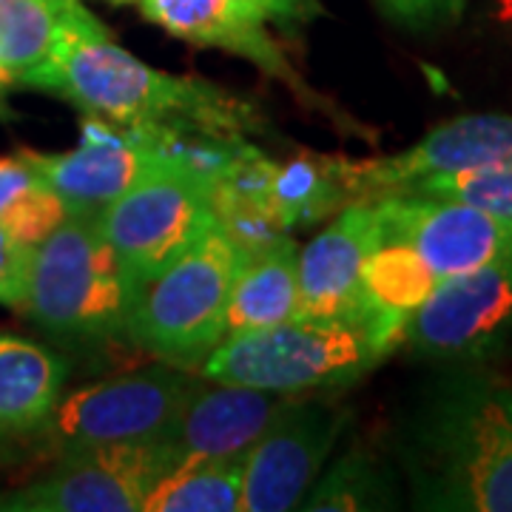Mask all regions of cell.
<instances>
[{"label":"cell","instance_id":"cell-13","mask_svg":"<svg viewBox=\"0 0 512 512\" xmlns=\"http://www.w3.org/2000/svg\"><path fill=\"white\" fill-rule=\"evenodd\" d=\"M80 134V146L74 151H18L37 177L66 202L69 214H97L154 171L168 168L157 160V154L143 143L134 128L111 126L100 117H86Z\"/></svg>","mask_w":512,"mask_h":512},{"label":"cell","instance_id":"cell-8","mask_svg":"<svg viewBox=\"0 0 512 512\" xmlns=\"http://www.w3.org/2000/svg\"><path fill=\"white\" fill-rule=\"evenodd\" d=\"M97 225L137 285L168 268L217 225L211 185L174 168L154 171L120 200L97 211Z\"/></svg>","mask_w":512,"mask_h":512},{"label":"cell","instance_id":"cell-27","mask_svg":"<svg viewBox=\"0 0 512 512\" xmlns=\"http://www.w3.org/2000/svg\"><path fill=\"white\" fill-rule=\"evenodd\" d=\"M393 18L407 23H433L458 18L464 0H379Z\"/></svg>","mask_w":512,"mask_h":512},{"label":"cell","instance_id":"cell-28","mask_svg":"<svg viewBox=\"0 0 512 512\" xmlns=\"http://www.w3.org/2000/svg\"><path fill=\"white\" fill-rule=\"evenodd\" d=\"M254 3L268 18L282 23L285 29L302 26V23L322 15V3L319 0H254Z\"/></svg>","mask_w":512,"mask_h":512},{"label":"cell","instance_id":"cell-5","mask_svg":"<svg viewBox=\"0 0 512 512\" xmlns=\"http://www.w3.org/2000/svg\"><path fill=\"white\" fill-rule=\"evenodd\" d=\"M382 359V350L356 322L293 316L274 328L225 336L205 356L200 376L271 393H311L348 387Z\"/></svg>","mask_w":512,"mask_h":512},{"label":"cell","instance_id":"cell-22","mask_svg":"<svg viewBox=\"0 0 512 512\" xmlns=\"http://www.w3.org/2000/svg\"><path fill=\"white\" fill-rule=\"evenodd\" d=\"M69 217L66 202L32 171L23 157H0V225L20 242L37 245Z\"/></svg>","mask_w":512,"mask_h":512},{"label":"cell","instance_id":"cell-1","mask_svg":"<svg viewBox=\"0 0 512 512\" xmlns=\"http://www.w3.org/2000/svg\"><path fill=\"white\" fill-rule=\"evenodd\" d=\"M23 86L60 94L111 126H200L242 137L256 126V111L220 86L137 60L80 0L69 6L46 63Z\"/></svg>","mask_w":512,"mask_h":512},{"label":"cell","instance_id":"cell-23","mask_svg":"<svg viewBox=\"0 0 512 512\" xmlns=\"http://www.w3.org/2000/svg\"><path fill=\"white\" fill-rule=\"evenodd\" d=\"M72 3L74 0H0V52L18 86L46 63Z\"/></svg>","mask_w":512,"mask_h":512},{"label":"cell","instance_id":"cell-14","mask_svg":"<svg viewBox=\"0 0 512 512\" xmlns=\"http://www.w3.org/2000/svg\"><path fill=\"white\" fill-rule=\"evenodd\" d=\"M305 393H271L242 384L194 379L160 439L177 464L194 458H239Z\"/></svg>","mask_w":512,"mask_h":512},{"label":"cell","instance_id":"cell-19","mask_svg":"<svg viewBox=\"0 0 512 512\" xmlns=\"http://www.w3.org/2000/svg\"><path fill=\"white\" fill-rule=\"evenodd\" d=\"M299 248L291 237L262 254L239 259V271L228 296L225 336L274 328L296 316L299 302Z\"/></svg>","mask_w":512,"mask_h":512},{"label":"cell","instance_id":"cell-11","mask_svg":"<svg viewBox=\"0 0 512 512\" xmlns=\"http://www.w3.org/2000/svg\"><path fill=\"white\" fill-rule=\"evenodd\" d=\"M512 165V117L467 114L424 134L416 146L382 160H342V177L353 202L390 194L473 168Z\"/></svg>","mask_w":512,"mask_h":512},{"label":"cell","instance_id":"cell-10","mask_svg":"<svg viewBox=\"0 0 512 512\" xmlns=\"http://www.w3.org/2000/svg\"><path fill=\"white\" fill-rule=\"evenodd\" d=\"M345 424V410L299 396L245 453L239 512L296 510L322 476Z\"/></svg>","mask_w":512,"mask_h":512},{"label":"cell","instance_id":"cell-7","mask_svg":"<svg viewBox=\"0 0 512 512\" xmlns=\"http://www.w3.org/2000/svg\"><path fill=\"white\" fill-rule=\"evenodd\" d=\"M191 384V373L165 362L86 384L69 396H60L35 433L60 453L94 444L157 439L174 421Z\"/></svg>","mask_w":512,"mask_h":512},{"label":"cell","instance_id":"cell-29","mask_svg":"<svg viewBox=\"0 0 512 512\" xmlns=\"http://www.w3.org/2000/svg\"><path fill=\"white\" fill-rule=\"evenodd\" d=\"M15 86H18V83H15V74H12V69H9V63H6L3 52H0V97L12 92Z\"/></svg>","mask_w":512,"mask_h":512},{"label":"cell","instance_id":"cell-9","mask_svg":"<svg viewBox=\"0 0 512 512\" xmlns=\"http://www.w3.org/2000/svg\"><path fill=\"white\" fill-rule=\"evenodd\" d=\"M373 208L382 239L410 245L439 279L512 259V220L470 202L390 194L373 200Z\"/></svg>","mask_w":512,"mask_h":512},{"label":"cell","instance_id":"cell-3","mask_svg":"<svg viewBox=\"0 0 512 512\" xmlns=\"http://www.w3.org/2000/svg\"><path fill=\"white\" fill-rule=\"evenodd\" d=\"M134 279L103 237L97 214H69L32 251L20 313L69 342L126 336Z\"/></svg>","mask_w":512,"mask_h":512},{"label":"cell","instance_id":"cell-12","mask_svg":"<svg viewBox=\"0 0 512 512\" xmlns=\"http://www.w3.org/2000/svg\"><path fill=\"white\" fill-rule=\"evenodd\" d=\"M512 336V259L441 279L410 316L404 342L447 362L481 359Z\"/></svg>","mask_w":512,"mask_h":512},{"label":"cell","instance_id":"cell-2","mask_svg":"<svg viewBox=\"0 0 512 512\" xmlns=\"http://www.w3.org/2000/svg\"><path fill=\"white\" fill-rule=\"evenodd\" d=\"M407 467L424 510L512 512V387L487 373L441 384L410 433Z\"/></svg>","mask_w":512,"mask_h":512},{"label":"cell","instance_id":"cell-24","mask_svg":"<svg viewBox=\"0 0 512 512\" xmlns=\"http://www.w3.org/2000/svg\"><path fill=\"white\" fill-rule=\"evenodd\" d=\"M382 501V478H376L370 461L365 456H345L330 467L325 478H316L299 507L311 512L376 510L384 507Z\"/></svg>","mask_w":512,"mask_h":512},{"label":"cell","instance_id":"cell-18","mask_svg":"<svg viewBox=\"0 0 512 512\" xmlns=\"http://www.w3.org/2000/svg\"><path fill=\"white\" fill-rule=\"evenodd\" d=\"M66 359L0 330V436L35 433L63 396Z\"/></svg>","mask_w":512,"mask_h":512},{"label":"cell","instance_id":"cell-26","mask_svg":"<svg viewBox=\"0 0 512 512\" xmlns=\"http://www.w3.org/2000/svg\"><path fill=\"white\" fill-rule=\"evenodd\" d=\"M32 251L35 245L20 242L6 225H0V305L20 311Z\"/></svg>","mask_w":512,"mask_h":512},{"label":"cell","instance_id":"cell-16","mask_svg":"<svg viewBox=\"0 0 512 512\" xmlns=\"http://www.w3.org/2000/svg\"><path fill=\"white\" fill-rule=\"evenodd\" d=\"M143 15L168 35L205 49H222L245 57L274 80H282L296 97L313 103L311 89L268 32V15L254 0H140Z\"/></svg>","mask_w":512,"mask_h":512},{"label":"cell","instance_id":"cell-20","mask_svg":"<svg viewBox=\"0 0 512 512\" xmlns=\"http://www.w3.org/2000/svg\"><path fill=\"white\" fill-rule=\"evenodd\" d=\"M268 202L288 231L299 225H316L325 217L339 214L353 202L342 177V157L305 151L293 160L276 163Z\"/></svg>","mask_w":512,"mask_h":512},{"label":"cell","instance_id":"cell-30","mask_svg":"<svg viewBox=\"0 0 512 512\" xmlns=\"http://www.w3.org/2000/svg\"><path fill=\"white\" fill-rule=\"evenodd\" d=\"M495 6V18L501 20V23H507L512 26V0H493Z\"/></svg>","mask_w":512,"mask_h":512},{"label":"cell","instance_id":"cell-4","mask_svg":"<svg viewBox=\"0 0 512 512\" xmlns=\"http://www.w3.org/2000/svg\"><path fill=\"white\" fill-rule=\"evenodd\" d=\"M237 271V248L214 225L180 259L134 285L126 339L157 362L200 367L225 339Z\"/></svg>","mask_w":512,"mask_h":512},{"label":"cell","instance_id":"cell-25","mask_svg":"<svg viewBox=\"0 0 512 512\" xmlns=\"http://www.w3.org/2000/svg\"><path fill=\"white\" fill-rule=\"evenodd\" d=\"M407 194L470 202L476 208L512 220V165L473 168V171L450 174V177H436V180H427V183L410 188Z\"/></svg>","mask_w":512,"mask_h":512},{"label":"cell","instance_id":"cell-31","mask_svg":"<svg viewBox=\"0 0 512 512\" xmlns=\"http://www.w3.org/2000/svg\"><path fill=\"white\" fill-rule=\"evenodd\" d=\"M109 3H134V0H109Z\"/></svg>","mask_w":512,"mask_h":512},{"label":"cell","instance_id":"cell-17","mask_svg":"<svg viewBox=\"0 0 512 512\" xmlns=\"http://www.w3.org/2000/svg\"><path fill=\"white\" fill-rule=\"evenodd\" d=\"M439 282V276L410 245L399 239H379L362 268L356 325L387 356L396 345H402L410 316L419 311Z\"/></svg>","mask_w":512,"mask_h":512},{"label":"cell","instance_id":"cell-21","mask_svg":"<svg viewBox=\"0 0 512 512\" xmlns=\"http://www.w3.org/2000/svg\"><path fill=\"white\" fill-rule=\"evenodd\" d=\"M239 458H194L165 473L143 501V512H239Z\"/></svg>","mask_w":512,"mask_h":512},{"label":"cell","instance_id":"cell-6","mask_svg":"<svg viewBox=\"0 0 512 512\" xmlns=\"http://www.w3.org/2000/svg\"><path fill=\"white\" fill-rule=\"evenodd\" d=\"M177 467L160 436L69 450L49 476L0 493V512H143L151 487Z\"/></svg>","mask_w":512,"mask_h":512},{"label":"cell","instance_id":"cell-15","mask_svg":"<svg viewBox=\"0 0 512 512\" xmlns=\"http://www.w3.org/2000/svg\"><path fill=\"white\" fill-rule=\"evenodd\" d=\"M382 231L373 202H350L328 228L299 251V319L356 322L362 268Z\"/></svg>","mask_w":512,"mask_h":512}]
</instances>
